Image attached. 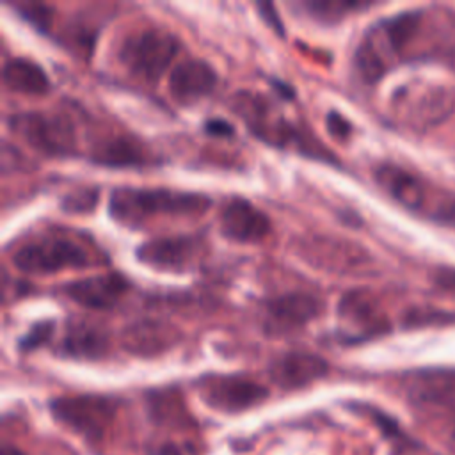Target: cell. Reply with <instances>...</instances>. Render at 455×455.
<instances>
[{
    "mask_svg": "<svg viewBox=\"0 0 455 455\" xmlns=\"http://www.w3.org/2000/svg\"><path fill=\"white\" fill-rule=\"evenodd\" d=\"M323 304L311 293L290 291L274 297L265 306V329L268 334H283L295 331L315 320Z\"/></svg>",
    "mask_w": 455,
    "mask_h": 455,
    "instance_id": "8",
    "label": "cell"
},
{
    "mask_svg": "<svg viewBox=\"0 0 455 455\" xmlns=\"http://www.w3.org/2000/svg\"><path fill=\"white\" fill-rule=\"evenodd\" d=\"M204 132L210 133V135H215V137H231V135L235 133L233 126H231L228 121L219 119V117L208 119V121L204 123Z\"/></svg>",
    "mask_w": 455,
    "mask_h": 455,
    "instance_id": "27",
    "label": "cell"
},
{
    "mask_svg": "<svg viewBox=\"0 0 455 455\" xmlns=\"http://www.w3.org/2000/svg\"><path fill=\"white\" fill-rule=\"evenodd\" d=\"M9 128L21 140L46 156H71L76 153V137L71 121L62 114L20 112L9 117Z\"/></svg>",
    "mask_w": 455,
    "mask_h": 455,
    "instance_id": "4",
    "label": "cell"
},
{
    "mask_svg": "<svg viewBox=\"0 0 455 455\" xmlns=\"http://www.w3.org/2000/svg\"><path fill=\"white\" fill-rule=\"evenodd\" d=\"M217 85L215 69L201 59H187L174 66L169 76V94L181 105H192Z\"/></svg>",
    "mask_w": 455,
    "mask_h": 455,
    "instance_id": "12",
    "label": "cell"
},
{
    "mask_svg": "<svg viewBox=\"0 0 455 455\" xmlns=\"http://www.w3.org/2000/svg\"><path fill=\"white\" fill-rule=\"evenodd\" d=\"M197 387L201 398L212 409L229 414L256 407L268 398L265 386L240 375H210Z\"/></svg>",
    "mask_w": 455,
    "mask_h": 455,
    "instance_id": "6",
    "label": "cell"
},
{
    "mask_svg": "<svg viewBox=\"0 0 455 455\" xmlns=\"http://www.w3.org/2000/svg\"><path fill=\"white\" fill-rule=\"evenodd\" d=\"M50 409L60 423L80 434L94 437H98L107 428L116 412L114 402L110 398L96 395L57 398L52 402Z\"/></svg>",
    "mask_w": 455,
    "mask_h": 455,
    "instance_id": "7",
    "label": "cell"
},
{
    "mask_svg": "<svg viewBox=\"0 0 455 455\" xmlns=\"http://www.w3.org/2000/svg\"><path fill=\"white\" fill-rule=\"evenodd\" d=\"M370 5H373V4L361 2V0H306V2L295 4L297 9L304 11L311 20L323 23V25L339 23L352 11L366 9Z\"/></svg>",
    "mask_w": 455,
    "mask_h": 455,
    "instance_id": "20",
    "label": "cell"
},
{
    "mask_svg": "<svg viewBox=\"0 0 455 455\" xmlns=\"http://www.w3.org/2000/svg\"><path fill=\"white\" fill-rule=\"evenodd\" d=\"M329 364L323 357L311 352H286L270 363V379L284 389H299L323 379Z\"/></svg>",
    "mask_w": 455,
    "mask_h": 455,
    "instance_id": "13",
    "label": "cell"
},
{
    "mask_svg": "<svg viewBox=\"0 0 455 455\" xmlns=\"http://www.w3.org/2000/svg\"><path fill=\"white\" fill-rule=\"evenodd\" d=\"M256 9L261 16V20L279 36V37H284L286 32H284V27H283V21L275 11V5L272 2H258L256 4Z\"/></svg>",
    "mask_w": 455,
    "mask_h": 455,
    "instance_id": "24",
    "label": "cell"
},
{
    "mask_svg": "<svg viewBox=\"0 0 455 455\" xmlns=\"http://www.w3.org/2000/svg\"><path fill=\"white\" fill-rule=\"evenodd\" d=\"M89 158L105 167H144L155 162L153 153L142 140L132 135H112L92 144Z\"/></svg>",
    "mask_w": 455,
    "mask_h": 455,
    "instance_id": "14",
    "label": "cell"
},
{
    "mask_svg": "<svg viewBox=\"0 0 455 455\" xmlns=\"http://www.w3.org/2000/svg\"><path fill=\"white\" fill-rule=\"evenodd\" d=\"M375 180L380 188L391 196L396 203L409 210H419L425 199L423 185L419 180L411 174L409 171L395 165V164H382L375 171Z\"/></svg>",
    "mask_w": 455,
    "mask_h": 455,
    "instance_id": "16",
    "label": "cell"
},
{
    "mask_svg": "<svg viewBox=\"0 0 455 455\" xmlns=\"http://www.w3.org/2000/svg\"><path fill=\"white\" fill-rule=\"evenodd\" d=\"M180 52V39L167 28H142L119 46L121 64L133 75L155 82Z\"/></svg>",
    "mask_w": 455,
    "mask_h": 455,
    "instance_id": "3",
    "label": "cell"
},
{
    "mask_svg": "<svg viewBox=\"0 0 455 455\" xmlns=\"http://www.w3.org/2000/svg\"><path fill=\"white\" fill-rule=\"evenodd\" d=\"M178 332L162 322L142 320L132 323L123 332V341L126 350L139 355H153L167 350L172 341H176Z\"/></svg>",
    "mask_w": 455,
    "mask_h": 455,
    "instance_id": "17",
    "label": "cell"
},
{
    "mask_svg": "<svg viewBox=\"0 0 455 455\" xmlns=\"http://www.w3.org/2000/svg\"><path fill=\"white\" fill-rule=\"evenodd\" d=\"M155 455H181V451L176 446H160Z\"/></svg>",
    "mask_w": 455,
    "mask_h": 455,
    "instance_id": "30",
    "label": "cell"
},
{
    "mask_svg": "<svg viewBox=\"0 0 455 455\" xmlns=\"http://www.w3.org/2000/svg\"><path fill=\"white\" fill-rule=\"evenodd\" d=\"M53 334V322H39L36 325H32V329L20 338L18 348L23 352H30L41 345H44Z\"/></svg>",
    "mask_w": 455,
    "mask_h": 455,
    "instance_id": "22",
    "label": "cell"
},
{
    "mask_svg": "<svg viewBox=\"0 0 455 455\" xmlns=\"http://www.w3.org/2000/svg\"><path fill=\"white\" fill-rule=\"evenodd\" d=\"M432 217L450 228H455V196L446 197L441 201V204L432 212Z\"/></svg>",
    "mask_w": 455,
    "mask_h": 455,
    "instance_id": "26",
    "label": "cell"
},
{
    "mask_svg": "<svg viewBox=\"0 0 455 455\" xmlns=\"http://www.w3.org/2000/svg\"><path fill=\"white\" fill-rule=\"evenodd\" d=\"M201 243L196 236H160L140 243L135 256L140 263L158 270H185L196 263Z\"/></svg>",
    "mask_w": 455,
    "mask_h": 455,
    "instance_id": "9",
    "label": "cell"
},
{
    "mask_svg": "<svg viewBox=\"0 0 455 455\" xmlns=\"http://www.w3.org/2000/svg\"><path fill=\"white\" fill-rule=\"evenodd\" d=\"M222 236L233 242H259L270 233V219L243 197L231 199L224 204L219 217Z\"/></svg>",
    "mask_w": 455,
    "mask_h": 455,
    "instance_id": "11",
    "label": "cell"
},
{
    "mask_svg": "<svg viewBox=\"0 0 455 455\" xmlns=\"http://www.w3.org/2000/svg\"><path fill=\"white\" fill-rule=\"evenodd\" d=\"M2 82L9 91L28 96H43L50 91V78L44 69L27 57L9 59L2 69Z\"/></svg>",
    "mask_w": 455,
    "mask_h": 455,
    "instance_id": "19",
    "label": "cell"
},
{
    "mask_svg": "<svg viewBox=\"0 0 455 455\" xmlns=\"http://www.w3.org/2000/svg\"><path fill=\"white\" fill-rule=\"evenodd\" d=\"M12 7L21 18H25L32 27L41 32H46L53 20V7L41 2H16Z\"/></svg>",
    "mask_w": 455,
    "mask_h": 455,
    "instance_id": "21",
    "label": "cell"
},
{
    "mask_svg": "<svg viewBox=\"0 0 455 455\" xmlns=\"http://www.w3.org/2000/svg\"><path fill=\"white\" fill-rule=\"evenodd\" d=\"M212 201L204 194L172 188L117 187L108 199V213L119 224L140 228L155 217H190L201 215Z\"/></svg>",
    "mask_w": 455,
    "mask_h": 455,
    "instance_id": "1",
    "label": "cell"
},
{
    "mask_svg": "<svg viewBox=\"0 0 455 455\" xmlns=\"http://www.w3.org/2000/svg\"><path fill=\"white\" fill-rule=\"evenodd\" d=\"M96 196H98V192H96L94 188H92V190L85 188V190H82V192H78V194L69 196V197L66 199V203H64V208L69 210V212H85V210H91V208L94 206V203H96Z\"/></svg>",
    "mask_w": 455,
    "mask_h": 455,
    "instance_id": "25",
    "label": "cell"
},
{
    "mask_svg": "<svg viewBox=\"0 0 455 455\" xmlns=\"http://www.w3.org/2000/svg\"><path fill=\"white\" fill-rule=\"evenodd\" d=\"M435 283L443 288H455V270H443L437 272Z\"/></svg>",
    "mask_w": 455,
    "mask_h": 455,
    "instance_id": "28",
    "label": "cell"
},
{
    "mask_svg": "<svg viewBox=\"0 0 455 455\" xmlns=\"http://www.w3.org/2000/svg\"><path fill=\"white\" fill-rule=\"evenodd\" d=\"M421 21V11H405L368 27L354 55L361 78L368 84L382 78L412 44Z\"/></svg>",
    "mask_w": 455,
    "mask_h": 455,
    "instance_id": "2",
    "label": "cell"
},
{
    "mask_svg": "<svg viewBox=\"0 0 455 455\" xmlns=\"http://www.w3.org/2000/svg\"><path fill=\"white\" fill-rule=\"evenodd\" d=\"M325 124H327L329 133H331L334 139H338V140H347V139L350 137V133H352V124H350V121H348L343 114H339V112H336V110H331V112L327 114Z\"/></svg>",
    "mask_w": 455,
    "mask_h": 455,
    "instance_id": "23",
    "label": "cell"
},
{
    "mask_svg": "<svg viewBox=\"0 0 455 455\" xmlns=\"http://www.w3.org/2000/svg\"><path fill=\"white\" fill-rule=\"evenodd\" d=\"M92 263L89 249L76 240L62 236L23 243L12 252V265L27 274H53L62 268H82Z\"/></svg>",
    "mask_w": 455,
    "mask_h": 455,
    "instance_id": "5",
    "label": "cell"
},
{
    "mask_svg": "<svg viewBox=\"0 0 455 455\" xmlns=\"http://www.w3.org/2000/svg\"><path fill=\"white\" fill-rule=\"evenodd\" d=\"M130 283L119 272L94 274L82 279L69 281L62 286V293L89 309H108L121 300L128 291Z\"/></svg>",
    "mask_w": 455,
    "mask_h": 455,
    "instance_id": "10",
    "label": "cell"
},
{
    "mask_svg": "<svg viewBox=\"0 0 455 455\" xmlns=\"http://www.w3.org/2000/svg\"><path fill=\"white\" fill-rule=\"evenodd\" d=\"M338 315L352 329H357L355 339L371 338L389 331V322L377 309V304L361 290L348 291L338 304Z\"/></svg>",
    "mask_w": 455,
    "mask_h": 455,
    "instance_id": "15",
    "label": "cell"
},
{
    "mask_svg": "<svg viewBox=\"0 0 455 455\" xmlns=\"http://www.w3.org/2000/svg\"><path fill=\"white\" fill-rule=\"evenodd\" d=\"M108 350V336L92 323H71L59 345V352L75 359H100Z\"/></svg>",
    "mask_w": 455,
    "mask_h": 455,
    "instance_id": "18",
    "label": "cell"
},
{
    "mask_svg": "<svg viewBox=\"0 0 455 455\" xmlns=\"http://www.w3.org/2000/svg\"><path fill=\"white\" fill-rule=\"evenodd\" d=\"M272 84H274V87L283 94V96H286V98H293V89L288 85V84H283V82H277V80H272Z\"/></svg>",
    "mask_w": 455,
    "mask_h": 455,
    "instance_id": "29",
    "label": "cell"
}]
</instances>
